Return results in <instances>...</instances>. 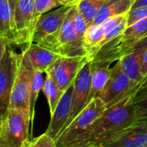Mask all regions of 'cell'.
<instances>
[{
    "label": "cell",
    "instance_id": "cell-25",
    "mask_svg": "<svg viewBox=\"0 0 147 147\" xmlns=\"http://www.w3.org/2000/svg\"><path fill=\"white\" fill-rule=\"evenodd\" d=\"M61 6L62 5L61 4L60 0H34V13L36 21L42 15Z\"/></svg>",
    "mask_w": 147,
    "mask_h": 147
},
{
    "label": "cell",
    "instance_id": "cell-23",
    "mask_svg": "<svg viewBox=\"0 0 147 147\" xmlns=\"http://www.w3.org/2000/svg\"><path fill=\"white\" fill-rule=\"evenodd\" d=\"M42 91L48 101L49 112L51 115L54 113L63 92L60 90V88L58 87L56 83L52 79V78L47 74H46V78L43 84Z\"/></svg>",
    "mask_w": 147,
    "mask_h": 147
},
{
    "label": "cell",
    "instance_id": "cell-29",
    "mask_svg": "<svg viewBox=\"0 0 147 147\" xmlns=\"http://www.w3.org/2000/svg\"><path fill=\"white\" fill-rule=\"evenodd\" d=\"M9 46H11V44L8 40L4 39H0V62L3 59Z\"/></svg>",
    "mask_w": 147,
    "mask_h": 147
},
{
    "label": "cell",
    "instance_id": "cell-18",
    "mask_svg": "<svg viewBox=\"0 0 147 147\" xmlns=\"http://www.w3.org/2000/svg\"><path fill=\"white\" fill-rule=\"evenodd\" d=\"M135 1L136 0H104L91 25H101L112 18L126 15L133 8Z\"/></svg>",
    "mask_w": 147,
    "mask_h": 147
},
{
    "label": "cell",
    "instance_id": "cell-28",
    "mask_svg": "<svg viewBox=\"0 0 147 147\" xmlns=\"http://www.w3.org/2000/svg\"><path fill=\"white\" fill-rule=\"evenodd\" d=\"M74 24H75V28L76 29V32H77L79 37L84 40L85 33L89 26H88V22H86L85 18L77 10V8H75V16H74Z\"/></svg>",
    "mask_w": 147,
    "mask_h": 147
},
{
    "label": "cell",
    "instance_id": "cell-5",
    "mask_svg": "<svg viewBox=\"0 0 147 147\" xmlns=\"http://www.w3.org/2000/svg\"><path fill=\"white\" fill-rule=\"evenodd\" d=\"M30 118L10 109L2 121L0 147H25L30 140Z\"/></svg>",
    "mask_w": 147,
    "mask_h": 147
},
{
    "label": "cell",
    "instance_id": "cell-32",
    "mask_svg": "<svg viewBox=\"0 0 147 147\" xmlns=\"http://www.w3.org/2000/svg\"><path fill=\"white\" fill-rule=\"evenodd\" d=\"M147 5V0H136L133 8H136V7H139V6H144Z\"/></svg>",
    "mask_w": 147,
    "mask_h": 147
},
{
    "label": "cell",
    "instance_id": "cell-24",
    "mask_svg": "<svg viewBox=\"0 0 147 147\" xmlns=\"http://www.w3.org/2000/svg\"><path fill=\"white\" fill-rule=\"evenodd\" d=\"M104 0H81L76 5L77 10L85 18L88 26H90L102 5Z\"/></svg>",
    "mask_w": 147,
    "mask_h": 147
},
{
    "label": "cell",
    "instance_id": "cell-30",
    "mask_svg": "<svg viewBox=\"0 0 147 147\" xmlns=\"http://www.w3.org/2000/svg\"><path fill=\"white\" fill-rule=\"evenodd\" d=\"M140 71H141V76L143 78V80L147 77V48L145 51L142 63H141V67H140Z\"/></svg>",
    "mask_w": 147,
    "mask_h": 147
},
{
    "label": "cell",
    "instance_id": "cell-1",
    "mask_svg": "<svg viewBox=\"0 0 147 147\" xmlns=\"http://www.w3.org/2000/svg\"><path fill=\"white\" fill-rule=\"evenodd\" d=\"M133 93L118 103L107 108L94 121L90 132V145L99 146L110 135L135 121V112L132 103Z\"/></svg>",
    "mask_w": 147,
    "mask_h": 147
},
{
    "label": "cell",
    "instance_id": "cell-16",
    "mask_svg": "<svg viewBox=\"0 0 147 147\" xmlns=\"http://www.w3.org/2000/svg\"><path fill=\"white\" fill-rule=\"evenodd\" d=\"M126 18V15L112 18L101 25H91L84 35V47L89 60L95 53L96 48L107 33L120 25Z\"/></svg>",
    "mask_w": 147,
    "mask_h": 147
},
{
    "label": "cell",
    "instance_id": "cell-14",
    "mask_svg": "<svg viewBox=\"0 0 147 147\" xmlns=\"http://www.w3.org/2000/svg\"><path fill=\"white\" fill-rule=\"evenodd\" d=\"M71 7L61 6L56 9L42 15L36 24L32 42L40 44L44 39L56 33L61 28Z\"/></svg>",
    "mask_w": 147,
    "mask_h": 147
},
{
    "label": "cell",
    "instance_id": "cell-8",
    "mask_svg": "<svg viewBox=\"0 0 147 147\" xmlns=\"http://www.w3.org/2000/svg\"><path fill=\"white\" fill-rule=\"evenodd\" d=\"M34 0H21L13 11V32L15 45L26 48L32 42L36 24Z\"/></svg>",
    "mask_w": 147,
    "mask_h": 147
},
{
    "label": "cell",
    "instance_id": "cell-9",
    "mask_svg": "<svg viewBox=\"0 0 147 147\" xmlns=\"http://www.w3.org/2000/svg\"><path fill=\"white\" fill-rule=\"evenodd\" d=\"M88 61L90 60L88 56H60L48 68L45 73L52 78L64 93L73 85L77 74Z\"/></svg>",
    "mask_w": 147,
    "mask_h": 147
},
{
    "label": "cell",
    "instance_id": "cell-15",
    "mask_svg": "<svg viewBox=\"0 0 147 147\" xmlns=\"http://www.w3.org/2000/svg\"><path fill=\"white\" fill-rule=\"evenodd\" d=\"M72 90L71 86L62 94L54 113L50 115V121L45 133L55 140L60 137L68 122L71 114Z\"/></svg>",
    "mask_w": 147,
    "mask_h": 147
},
{
    "label": "cell",
    "instance_id": "cell-22",
    "mask_svg": "<svg viewBox=\"0 0 147 147\" xmlns=\"http://www.w3.org/2000/svg\"><path fill=\"white\" fill-rule=\"evenodd\" d=\"M43 72L34 71L30 81V95H29V107H30V140L33 134V123L35 117L36 102L39 95V92L42 90L45 79L42 76Z\"/></svg>",
    "mask_w": 147,
    "mask_h": 147
},
{
    "label": "cell",
    "instance_id": "cell-4",
    "mask_svg": "<svg viewBox=\"0 0 147 147\" xmlns=\"http://www.w3.org/2000/svg\"><path fill=\"white\" fill-rule=\"evenodd\" d=\"M75 8L76 6L70 8L59 30L44 39L39 45L56 53L60 56H87L84 40L79 37L74 24Z\"/></svg>",
    "mask_w": 147,
    "mask_h": 147
},
{
    "label": "cell",
    "instance_id": "cell-35",
    "mask_svg": "<svg viewBox=\"0 0 147 147\" xmlns=\"http://www.w3.org/2000/svg\"><path fill=\"white\" fill-rule=\"evenodd\" d=\"M1 129H2V120L0 119V132H1Z\"/></svg>",
    "mask_w": 147,
    "mask_h": 147
},
{
    "label": "cell",
    "instance_id": "cell-2",
    "mask_svg": "<svg viewBox=\"0 0 147 147\" xmlns=\"http://www.w3.org/2000/svg\"><path fill=\"white\" fill-rule=\"evenodd\" d=\"M106 109L107 106L100 97L93 99L55 140L56 147L89 146L91 127Z\"/></svg>",
    "mask_w": 147,
    "mask_h": 147
},
{
    "label": "cell",
    "instance_id": "cell-11",
    "mask_svg": "<svg viewBox=\"0 0 147 147\" xmlns=\"http://www.w3.org/2000/svg\"><path fill=\"white\" fill-rule=\"evenodd\" d=\"M72 88L73 90H72L71 114L66 128L91 102L90 101V91H91L90 61H88L79 71V73L77 74L76 78L74 80Z\"/></svg>",
    "mask_w": 147,
    "mask_h": 147
},
{
    "label": "cell",
    "instance_id": "cell-6",
    "mask_svg": "<svg viewBox=\"0 0 147 147\" xmlns=\"http://www.w3.org/2000/svg\"><path fill=\"white\" fill-rule=\"evenodd\" d=\"M21 54L10 46L0 62V119L3 121L10 109L11 91L20 67Z\"/></svg>",
    "mask_w": 147,
    "mask_h": 147
},
{
    "label": "cell",
    "instance_id": "cell-10",
    "mask_svg": "<svg viewBox=\"0 0 147 147\" xmlns=\"http://www.w3.org/2000/svg\"><path fill=\"white\" fill-rule=\"evenodd\" d=\"M98 147H147V118L113 134Z\"/></svg>",
    "mask_w": 147,
    "mask_h": 147
},
{
    "label": "cell",
    "instance_id": "cell-21",
    "mask_svg": "<svg viewBox=\"0 0 147 147\" xmlns=\"http://www.w3.org/2000/svg\"><path fill=\"white\" fill-rule=\"evenodd\" d=\"M135 121L147 118V77L139 84L132 97Z\"/></svg>",
    "mask_w": 147,
    "mask_h": 147
},
{
    "label": "cell",
    "instance_id": "cell-19",
    "mask_svg": "<svg viewBox=\"0 0 147 147\" xmlns=\"http://www.w3.org/2000/svg\"><path fill=\"white\" fill-rule=\"evenodd\" d=\"M91 63V91L90 101L99 97L110 77L111 64L101 61H90Z\"/></svg>",
    "mask_w": 147,
    "mask_h": 147
},
{
    "label": "cell",
    "instance_id": "cell-17",
    "mask_svg": "<svg viewBox=\"0 0 147 147\" xmlns=\"http://www.w3.org/2000/svg\"><path fill=\"white\" fill-rule=\"evenodd\" d=\"M147 48V37L142 40L129 54L119 59L123 71L128 76L131 81L138 85L142 83L140 67L145 51Z\"/></svg>",
    "mask_w": 147,
    "mask_h": 147
},
{
    "label": "cell",
    "instance_id": "cell-12",
    "mask_svg": "<svg viewBox=\"0 0 147 147\" xmlns=\"http://www.w3.org/2000/svg\"><path fill=\"white\" fill-rule=\"evenodd\" d=\"M32 70L27 69L20 63V67L11 91L10 109L22 112L30 118L29 95L30 81L33 75Z\"/></svg>",
    "mask_w": 147,
    "mask_h": 147
},
{
    "label": "cell",
    "instance_id": "cell-31",
    "mask_svg": "<svg viewBox=\"0 0 147 147\" xmlns=\"http://www.w3.org/2000/svg\"><path fill=\"white\" fill-rule=\"evenodd\" d=\"M80 1L81 0H60V3L63 6L73 7V6H76L79 3Z\"/></svg>",
    "mask_w": 147,
    "mask_h": 147
},
{
    "label": "cell",
    "instance_id": "cell-26",
    "mask_svg": "<svg viewBox=\"0 0 147 147\" xmlns=\"http://www.w3.org/2000/svg\"><path fill=\"white\" fill-rule=\"evenodd\" d=\"M147 17V5L132 8L126 14V26L129 27L133 23Z\"/></svg>",
    "mask_w": 147,
    "mask_h": 147
},
{
    "label": "cell",
    "instance_id": "cell-33",
    "mask_svg": "<svg viewBox=\"0 0 147 147\" xmlns=\"http://www.w3.org/2000/svg\"><path fill=\"white\" fill-rule=\"evenodd\" d=\"M20 1H21V0H10V7H11L12 12L14 11V9H15L16 5Z\"/></svg>",
    "mask_w": 147,
    "mask_h": 147
},
{
    "label": "cell",
    "instance_id": "cell-20",
    "mask_svg": "<svg viewBox=\"0 0 147 147\" xmlns=\"http://www.w3.org/2000/svg\"><path fill=\"white\" fill-rule=\"evenodd\" d=\"M0 39L15 45L13 32V12L10 0H0Z\"/></svg>",
    "mask_w": 147,
    "mask_h": 147
},
{
    "label": "cell",
    "instance_id": "cell-7",
    "mask_svg": "<svg viewBox=\"0 0 147 147\" xmlns=\"http://www.w3.org/2000/svg\"><path fill=\"white\" fill-rule=\"evenodd\" d=\"M139 84H134L123 71L120 61L110 68V77L99 97L109 108L136 91Z\"/></svg>",
    "mask_w": 147,
    "mask_h": 147
},
{
    "label": "cell",
    "instance_id": "cell-34",
    "mask_svg": "<svg viewBox=\"0 0 147 147\" xmlns=\"http://www.w3.org/2000/svg\"><path fill=\"white\" fill-rule=\"evenodd\" d=\"M82 147H98V146H95V145H89V146H86Z\"/></svg>",
    "mask_w": 147,
    "mask_h": 147
},
{
    "label": "cell",
    "instance_id": "cell-3",
    "mask_svg": "<svg viewBox=\"0 0 147 147\" xmlns=\"http://www.w3.org/2000/svg\"><path fill=\"white\" fill-rule=\"evenodd\" d=\"M147 37V17L133 25L126 27L124 31L105 45L90 61H101L109 63L118 61L129 54L136 46Z\"/></svg>",
    "mask_w": 147,
    "mask_h": 147
},
{
    "label": "cell",
    "instance_id": "cell-27",
    "mask_svg": "<svg viewBox=\"0 0 147 147\" xmlns=\"http://www.w3.org/2000/svg\"><path fill=\"white\" fill-rule=\"evenodd\" d=\"M25 147H56L55 140L46 133L42 135L29 140Z\"/></svg>",
    "mask_w": 147,
    "mask_h": 147
},
{
    "label": "cell",
    "instance_id": "cell-13",
    "mask_svg": "<svg viewBox=\"0 0 147 147\" xmlns=\"http://www.w3.org/2000/svg\"><path fill=\"white\" fill-rule=\"evenodd\" d=\"M59 57L56 53L39 44L31 43L21 53V65L32 71L46 72Z\"/></svg>",
    "mask_w": 147,
    "mask_h": 147
}]
</instances>
